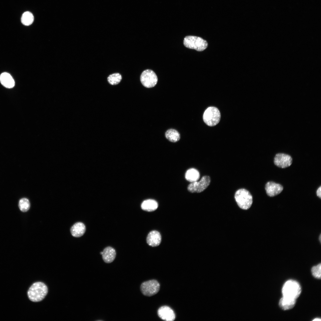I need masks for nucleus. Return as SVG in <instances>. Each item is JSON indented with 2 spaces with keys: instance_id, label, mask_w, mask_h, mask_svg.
Masks as SVG:
<instances>
[{
  "instance_id": "15",
  "label": "nucleus",
  "mask_w": 321,
  "mask_h": 321,
  "mask_svg": "<svg viewBox=\"0 0 321 321\" xmlns=\"http://www.w3.org/2000/svg\"><path fill=\"white\" fill-rule=\"evenodd\" d=\"M0 82L5 87L8 88L13 87L15 84L14 79L9 73L4 72L0 75Z\"/></svg>"
},
{
  "instance_id": "12",
  "label": "nucleus",
  "mask_w": 321,
  "mask_h": 321,
  "mask_svg": "<svg viewBox=\"0 0 321 321\" xmlns=\"http://www.w3.org/2000/svg\"><path fill=\"white\" fill-rule=\"evenodd\" d=\"M161 240V237L160 233L155 230L151 231L148 234L146 239L147 243L152 247L159 245Z\"/></svg>"
},
{
  "instance_id": "19",
  "label": "nucleus",
  "mask_w": 321,
  "mask_h": 321,
  "mask_svg": "<svg viewBox=\"0 0 321 321\" xmlns=\"http://www.w3.org/2000/svg\"><path fill=\"white\" fill-rule=\"evenodd\" d=\"M165 136L169 141L175 142L178 141L180 139V135L179 133L174 129H169L165 133Z\"/></svg>"
},
{
  "instance_id": "24",
  "label": "nucleus",
  "mask_w": 321,
  "mask_h": 321,
  "mask_svg": "<svg viewBox=\"0 0 321 321\" xmlns=\"http://www.w3.org/2000/svg\"><path fill=\"white\" fill-rule=\"evenodd\" d=\"M316 194L317 196L321 198V187L320 186L317 189L316 191Z\"/></svg>"
},
{
  "instance_id": "26",
  "label": "nucleus",
  "mask_w": 321,
  "mask_h": 321,
  "mask_svg": "<svg viewBox=\"0 0 321 321\" xmlns=\"http://www.w3.org/2000/svg\"><path fill=\"white\" fill-rule=\"evenodd\" d=\"M321 235H320V236H319V240H320V242H321Z\"/></svg>"
},
{
  "instance_id": "5",
  "label": "nucleus",
  "mask_w": 321,
  "mask_h": 321,
  "mask_svg": "<svg viewBox=\"0 0 321 321\" xmlns=\"http://www.w3.org/2000/svg\"><path fill=\"white\" fill-rule=\"evenodd\" d=\"M221 114L219 110L214 107H210L205 111L203 115L204 122L208 126H214L219 122Z\"/></svg>"
},
{
  "instance_id": "6",
  "label": "nucleus",
  "mask_w": 321,
  "mask_h": 321,
  "mask_svg": "<svg viewBox=\"0 0 321 321\" xmlns=\"http://www.w3.org/2000/svg\"><path fill=\"white\" fill-rule=\"evenodd\" d=\"M160 287V284L157 280H151L143 282L141 285L140 289L143 295L151 296L157 294Z\"/></svg>"
},
{
  "instance_id": "21",
  "label": "nucleus",
  "mask_w": 321,
  "mask_h": 321,
  "mask_svg": "<svg viewBox=\"0 0 321 321\" xmlns=\"http://www.w3.org/2000/svg\"><path fill=\"white\" fill-rule=\"evenodd\" d=\"M121 75L119 73H114L110 75L107 80L109 83L112 85L118 84L122 79Z\"/></svg>"
},
{
  "instance_id": "23",
  "label": "nucleus",
  "mask_w": 321,
  "mask_h": 321,
  "mask_svg": "<svg viewBox=\"0 0 321 321\" xmlns=\"http://www.w3.org/2000/svg\"><path fill=\"white\" fill-rule=\"evenodd\" d=\"M321 265L319 264L317 265L314 266L311 269V272L313 276L316 278L320 279L321 276Z\"/></svg>"
},
{
  "instance_id": "8",
  "label": "nucleus",
  "mask_w": 321,
  "mask_h": 321,
  "mask_svg": "<svg viewBox=\"0 0 321 321\" xmlns=\"http://www.w3.org/2000/svg\"><path fill=\"white\" fill-rule=\"evenodd\" d=\"M210 182L211 179L209 176H204L199 181L190 183L188 187V190L193 193L201 192L207 188Z\"/></svg>"
},
{
  "instance_id": "14",
  "label": "nucleus",
  "mask_w": 321,
  "mask_h": 321,
  "mask_svg": "<svg viewBox=\"0 0 321 321\" xmlns=\"http://www.w3.org/2000/svg\"><path fill=\"white\" fill-rule=\"evenodd\" d=\"M86 230V226L84 224L81 222H78L72 226L70 229V232L73 236L80 237L83 235Z\"/></svg>"
},
{
  "instance_id": "18",
  "label": "nucleus",
  "mask_w": 321,
  "mask_h": 321,
  "mask_svg": "<svg viewBox=\"0 0 321 321\" xmlns=\"http://www.w3.org/2000/svg\"><path fill=\"white\" fill-rule=\"evenodd\" d=\"M185 176L186 179L191 183L196 181L199 179L200 174L197 169L191 168L186 171Z\"/></svg>"
},
{
  "instance_id": "1",
  "label": "nucleus",
  "mask_w": 321,
  "mask_h": 321,
  "mask_svg": "<svg viewBox=\"0 0 321 321\" xmlns=\"http://www.w3.org/2000/svg\"><path fill=\"white\" fill-rule=\"evenodd\" d=\"M46 285L41 282L34 283L29 288L27 292L29 299L34 302L42 300L48 293Z\"/></svg>"
},
{
  "instance_id": "27",
  "label": "nucleus",
  "mask_w": 321,
  "mask_h": 321,
  "mask_svg": "<svg viewBox=\"0 0 321 321\" xmlns=\"http://www.w3.org/2000/svg\"><path fill=\"white\" fill-rule=\"evenodd\" d=\"M103 251H102V252H100V254H101V255H102V254H103Z\"/></svg>"
},
{
  "instance_id": "9",
  "label": "nucleus",
  "mask_w": 321,
  "mask_h": 321,
  "mask_svg": "<svg viewBox=\"0 0 321 321\" xmlns=\"http://www.w3.org/2000/svg\"><path fill=\"white\" fill-rule=\"evenodd\" d=\"M292 160L289 155L282 153L277 154L274 158V162L278 167L284 168L290 166Z\"/></svg>"
},
{
  "instance_id": "17",
  "label": "nucleus",
  "mask_w": 321,
  "mask_h": 321,
  "mask_svg": "<svg viewBox=\"0 0 321 321\" xmlns=\"http://www.w3.org/2000/svg\"><path fill=\"white\" fill-rule=\"evenodd\" d=\"M295 303V299L283 297L280 300L279 304L282 309L287 310L293 308Z\"/></svg>"
},
{
  "instance_id": "7",
  "label": "nucleus",
  "mask_w": 321,
  "mask_h": 321,
  "mask_svg": "<svg viewBox=\"0 0 321 321\" xmlns=\"http://www.w3.org/2000/svg\"><path fill=\"white\" fill-rule=\"evenodd\" d=\"M158 78L155 72L147 69L143 71L140 76V81L145 87L150 88L154 86L158 81Z\"/></svg>"
},
{
  "instance_id": "25",
  "label": "nucleus",
  "mask_w": 321,
  "mask_h": 321,
  "mask_svg": "<svg viewBox=\"0 0 321 321\" xmlns=\"http://www.w3.org/2000/svg\"><path fill=\"white\" fill-rule=\"evenodd\" d=\"M321 320L319 318H315L313 320V321H321Z\"/></svg>"
},
{
  "instance_id": "13",
  "label": "nucleus",
  "mask_w": 321,
  "mask_h": 321,
  "mask_svg": "<svg viewBox=\"0 0 321 321\" xmlns=\"http://www.w3.org/2000/svg\"><path fill=\"white\" fill-rule=\"evenodd\" d=\"M102 258L104 261L107 263L112 262L115 259L116 255L115 250L112 247L108 246L105 248L103 251Z\"/></svg>"
},
{
  "instance_id": "10",
  "label": "nucleus",
  "mask_w": 321,
  "mask_h": 321,
  "mask_svg": "<svg viewBox=\"0 0 321 321\" xmlns=\"http://www.w3.org/2000/svg\"><path fill=\"white\" fill-rule=\"evenodd\" d=\"M158 316L162 320L166 321H173L175 318L173 310L167 306L160 307L158 311Z\"/></svg>"
},
{
  "instance_id": "4",
  "label": "nucleus",
  "mask_w": 321,
  "mask_h": 321,
  "mask_svg": "<svg viewBox=\"0 0 321 321\" xmlns=\"http://www.w3.org/2000/svg\"><path fill=\"white\" fill-rule=\"evenodd\" d=\"M183 44L188 48L200 51L206 49L208 45L206 40L199 37L193 36L185 37L184 39Z\"/></svg>"
},
{
  "instance_id": "3",
  "label": "nucleus",
  "mask_w": 321,
  "mask_h": 321,
  "mask_svg": "<svg viewBox=\"0 0 321 321\" xmlns=\"http://www.w3.org/2000/svg\"><path fill=\"white\" fill-rule=\"evenodd\" d=\"M283 297L296 299L301 292L300 285L297 281L292 280L287 281L282 289Z\"/></svg>"
},
{
  "instance_id": "16",
  "label": "nucleus",
  "mask_w": 321,
  "mask_h": 321,
  "mask_svg": "<svg viewBox=\"0 0 321 321\" xmlns=\"http://www.w3.org/2000/svg\"><path fill=\"white\" fill-rule=\"evenodd\" d=\"M158 204L155 200L148 199L144 201L141 203V207L142 210L148 212L153 211L158 208Z\"/></svg>"
},
{
  "instance_id": "20",
  "label": "nucleus",
  "mask_w": 321,
  "mask_h": 321,
  "mask_svg": "<svg viewBox=\"0 0 321 321\" xmlns=\"http://www.w3.org/2000/svg\"><path fill=\"white\" fill-rule=\"evenodd\" d=\"M21 20L23 24L25 26H29L33 23L34 20V17L31 12L27 11L23 14Z\"/></svg>"
},
{
  "instance_id": "11",
  "label": "nucleus",
  "mask_w": 321,
  "mask_h": 321,
  "mask_svg": "<svg viewBox=\"0 0 321 321\" xmlns=\"http://www.w3.org/2000/svg\"><path fill=\"white\" fill-rule=\"evenodd\" d=\"M265 188L267 194L270 197H273L280 193L283 188L280 184L271 181L266 183Z\"/></svg>"
},
{
  "instance_id": "2",
  "label": "nucleus",
  "mask_w": 321,
  "mask_h": 321,
  "mask_svg": "<svg viewBox=\"0 0 321 321\" xmlns=\"http://www.w3.org/2000/svg\"><path fill=\"white\" fill-rule=\"evenodd\" d=\"M235 200L239 207L242 209H249L253 203V197L250 192L244 188L237 190L235 196Z\"/></svg>"
},
{
  "instance_id": "22",
  "label": "nucleus",
  "mask_w": 321,
  "mask_h": 321,
  "mask_svg": "<svg viewBox=\"0 0 321 321\" xmlns=\"http://www.w3.org/2000/svg\"><path fill=\"white\" fill-rule=\"evenodd\" d=\"M19 207L20 210L23 212L27 211L30 207V203L29 200L26 198L21 199L19 202Z\"/></svg>"
}]
</instances>
